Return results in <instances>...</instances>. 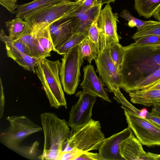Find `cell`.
<instances>
[{
	"mask_svg": "<svg viewBox=\"0 0 160 160\" xmlns=\"http://www.w3.org/2000/svg\"><path fill=\"white\" fill-rule=\"evenodd\" d=\"M149 35L160 36V22L148 25L137 31L131 38L135 40L141 37Z\"/></svg>",
	"mask_w": 160,
	"mask_h": 160,
	"instance_id": "30",
	"label": "cell"
},
{
	"mask_svg": "<svg viewBox=\"0 0 160 160\" xmlns=\"http://www.w3.org/2000/svg\"><path fill=\"white\" fill-rule=\"evenodd\" d=\"M149 89H160V82L154 85Z\"/></svg>",
	"mask_w": 160,
	"mask_h": 160,
	"instance_id": "43",
	"label": "cell"
},
{
	"mask_svg": "<svg viewBox=\"0 0 160 160\" xmlns=\"http://www.w3.org/2000/svg\"><path fill=\"white\" fill-rule=\"evenodd\" d=\"M75 95L79 99L72 107L68 122L72 128L71 133L90 121L92 119V109L97 100L96 96L83 90L77 92Z\"/></svg>",
	"mask_w": 160,
	"mask_h": 160,
	"instance_id": "10",
	"label": "cell"
},
{
	"mask_svg": "<svg viewBox=\"0 0 160 160\" xmlns=\"http://www.w3.org/2000/svg\"><path fill=\"white\" fill-rule=\"evenodd\" d=\"M99 160L98 153L89 152H85L77 158L76 160Z\"/></svg>",
	"mask_w": 160,
	"mask_h": 160,
	"instance_id": "37",
	"label": "cell"
},
{
	"mask_svg": "<svg viewBox=\"0 0 160 160\" xmlns=\"http://www.w3.org/2000/svg\"><path fill=\"white\" fill-rule=\"evenodd\" d=\"M152 105L151 112L160 117V103L156 102L154 103Z\"/></svg>",
	"mask_w": 160,
	"mask_h": 160,
	"instance_id": "39",
	"label": "cell"
},
{
	"mask_svg": "<svg viewBox=\"0 0 160 160\" xmlns=\"http://www.w3.org/2000/svg\"><path fill=\"white\" fill-rule=\"evenodd\" d=\"M61 62L44 58L35 68L36 74L43 86L51 107L57 109L67 108L66 99L61 82L59 72Z\"/></svg>",
	"mask_w": 160,
	"mask_h": 160,
	"instance_id": "3",
	"label": "cell"
},
{
	"mask_svg": "<svg viewBox=\"0 0 160 160\" xmlns=\"http://www.w3.org/2000/svg\"><path fill=\"white\" fill-rule=\"evenodd\" d=\"M102 5V2H100L86 9L82 8L80 6L64 16L73 18L74 34H82L88 36L91 24L94 21L98 20Z\"/></svg>",
	"mask_w": 160,
	"mask_h": 160,
	"instance_id": "11",
	"label": "cell"
},
{
	"mask_svg": "<svg viewBox=\"0 0 160 160\" xmlns=\"http://www.w3.org/2000/svg\"><path fill=\"white\" fill-rule=\"evenodd\" d=\"M101 1L102 4L109 3L110 2H113L116 0H100Z\"/></svg>",
	"mask_w": 160,
	"mask_h": 160,
	"instance_id": "42",
	"label": "cell"
},
{
	"mask_svg": "<svg viewBox=\"0 0 160 160\" xmlns=\"http://www.w3.org/2000/svg\"><path fill=\"white\" fill-rule=\"evenodd\" d=\"M119 15L128 22V24L129 27L133 28L135 27L137 29V31L139 30L148 25L157 23L159 22L151 20L145 21L138 19L132 16L126 9L123 10Z\"/></svg>",
	"mask_w": 160,
	"mask_h": 160,
	"instance_id": "27",
	"label": "cell"
},
{
	"mask_svg": "<svg viewBox=\"0 0 160 160\" xmlns=\"http://www.w3.org/2000/svg\"><path fill=\"white\" fill-rule=\"evenodd\" d=\"M99 121L92 119L82 128L71 133L63 152L78 150L83 152L98 150L105 139Z\"/></svg>",
	"mask_w": 160,
	"mask_h": 160,
	"instance_id": "4",
	"label": "cell"
},
{
	"mask_svg": "<svg viewBox=\"0 0 160 160\" xmlns=\"http://www.w3.org/2000/svg\"><path fill=\"white\" fill-rule=\"evenodd\" d=\"M100 35V51L94 60L99 78L114 94L120 91L121 79L118 71L112 61L110 52L108 38Z\"/></svg>",
	"mask_w": 160,
	"mask_h": 160,
	"instance_id": "5",
	"label": "cell"
},
{
	"mask_svg": "<svg viewBox=\"0 0 160 160\" xmlns=\"http://www.w3.org/2000/svg\"><path fill=\"white\" fill-rule=\"evenodd\" d=\"M160 82V69L147 77L136 87L135 91L149 89Z\"/></svg>",
	"mask_w": 160,
	"mask_h": 160,
	"instance_id": "31",
	"label": "cell"
},
{
	"mask_svg": "<svg viewBox=\"0 0 160 160\" xmlns=\"http://www.w3.org/2000/svg\"><path fill=\"white\" fill-rule=\"evenodd\" d=\"M5 96L1 78H0V118L3 116L5 105Z\"/></svg>",
	"mask_w": 160,
	"mask_h": 160,
	"instance_id": "36",
	"label": "cell"
},
{
	"mask_svg": "<svg viewBox=\"0 0 160 160\" xmlns=\"http://www.w3.org/2000/svg\"><path fill=\"white\" fill-rule=\"evenodd\" d=\"M84 0L73 2L63 0L55 5L28 16L24 20L35 28L46 27L78 8Z\"/></svg>",
	"mask_w": 160,
	"mask_h": 160,
	"instance_id": "9",
	"label": "cell"
},
{
	"mask_svg": "<svg viewBox=\"0 0 160 160\" xmlns=\"http://www.w3.org/2000/svg\"><path fill=\"white\" fill-rule=\"evenodd\" d=\"M34 28L35 30V37L40 49L48 57H50L51 52L54 50V46L50 33L49 25L40 28Z\"/></svg>",
	"mask_w": 160,
	"mask_h": 160,
	"instance_id": "21",
	"label": "cell"
},
{
	"mask_svg": "<svg viewBox=\"0 0 160 160\" xmlns=\"http://www.w3.org/2000/svg\"><path fill=\"white\" fill-rule=\"evenodd\" d=\"M5 46L8 57L25 69L36 73L35 68L42 58L32 57L8 44H5Z\"/></svg>",
	"mask_w": 160,
	"mask_h": 160,
	"instance_id": "17",
	"label": "cell"
},
{
	"mask_svg": "<svg viewBox=\"0 0 160 160\" xmlns=\"http://www.w3.org/2000/svg\"><path fill=\"white\" fill-rule=\"evenodd\" d=\"M6 119L9 127L8 132L1 135V138L5 145L12 150L20 145L27 137L42 131V127L25 116H8Z\"/></svg>",
	"mask_w": 160,
	"mask_h": 160,
	"instance_id": "7",
	"label": "cell"
},
{
	"mask_svg": "<svg viewBox=\"0 0 160 160\" xmlns=\"http://www.w3.org/2000/svg\"><path fill=\"white\" fill-rule=\"evenodd\" d=\"M44 137L42 153L39 160H59L71 131L68 122L54 113L45 112L40 115Z\"/></svg>",
	"mask_w": 160,
	"mask_h": 160,
	"instance_id": "2",
	"label": "cell"
},
{
	"mask_svg": "<svg viewBox=\"0 0 160 160\" xmlns=\"http://www.w3.org/2000/svg\"><path fill=\"white\" fill-rule=\"evenodd\" d=\"M35 29L31 26L17 39L20 40L26 45L30 51L31 56L38 58H47V56L42 52L40 48L38 41L35 37Z\"/></svg>",
	"mask_w": 160,
	"mask_h": 160,
	"instance_id": "20",
	"label": "cell"
},
{
	"mask_svg": "<svg viewBox=\"0 0 160 160\" xmlns=\"http://www.w3.org/2000/svg\"><path fill=\"white\" fill-rule=\"evenodd\" d=\"M101 2L99 0H84L81 6L82 8L83 9H88Z\"/></svg>",
	"mask_w": 160,
	"mask_h": 160,
	"instance_id": "38",
	"label": "cell"
},
{
	"mask_svg": "<svg viewBox=\"0 0 160 160\" xmlns=\"http://www.w3.org/2000/svg\"><path fill=\"white\" fill-rule=\"evenodd\" d=\"M131 102L137 104L150 107L160 100V89H149L139 90L129 92Z\"/></svg>",
	"mask_w": 160,
	"mask_h": 160,
	"instance_id": "19",
	"label": "cell"
},
{
	"mask_svg": "<svg viewBox=\"0 0 160 160\" xmlns=\"http://www.w3.org/2000/svg\"><path fill=\"white\" fill-rule=\"evenodd\" d=\"M124 55L119 69L120 88L126 92L134 91L147 77L160 69V44L123 47Z\"/></svg>",
	"mask_w": 160,
	"mask_h": 160,
	"instance_id": "1",
	"label": "cell"
},
{
	"mask_svg": "<svg viewBox=\"0 0 160 160\" xmlns=\"http://www.w3.org/2000/svg\"><path fill=\"white\" fill-rule=\"evenodd\" d=\"M157 102H160V100H158V101H157Z\"/></svg>",
	"mask_w": 160,
	"mask_h": 160,
	"instance_id": "45",
	"label": "cell"
},
{
	"mask_svg": "<svg viewBox=\"0 0 160 160\" xmlns=\"http://www.w3.org/2000/svg\"><path fill=\"white\" fill-rule=\"evenodd\" d=\"M124 111L128 126L142 145L148 147L160 146V125L150 119Z\"/></svg>",
	"mask_w": 160,
	"mask_h": 160,
	"instance_id": "8",
	"label": "cell"
},
{
	"mask_svg": "<svg viewBox=\"0 0 160 160\" xmlns=\"http://www.w3.org/2000/svg\"><path fill=\"white\" fill-rule=\"evenodd\" d=\"M153 16L156 20L160 22V7L155 12Z\"/></svg>",
	"mask_w": 160,
	"mask_h": 160,
	"instance_id": "40",
	"label": "cell"
},
{
	"mask_svg": "<svg viewBox=\"0 0 160 160\" xmlns=\"http://www.w3.org/2000/svg\"><path fill=\"white\" fill-rule=\"evenodd\" d=\"M73 29L72 17L64 16L49 25L54 51L56 52L74 34Z\"/></svg>",
	"mask_w": 160,
	"mask_h": 160,
	"instance_id": "13",
	"label": "cell"
},
{
	"mask_svg": "<svg viewBox=\"0 0 160 160\" xmlns=\"http://www.w3.org/2000/svg\"><path fill=\"white\" fill-rule=\"evenodd\" d=\"M118 17L113 13L109 3H107L100 12L97 23L100 34L119 42L121 38L117 33Z\"/></svg>",
	"mask_w": 160,
	"mask_h": 160,
	"instance_id": "15",
	"label": "cell"
},
{
	"mask_svg": "<svg viewBox=\"0 0 160 160\" xmlns=\"http://www.w3.org/2000/svg\"><path fill=\"white\" fill-rule=\"evenodd\" d=\"M131 43L134 45H139L148 44H160V36L149 35L139 38Z\"/></svg>",
	"mask_w": 160,
	"mask_h": 160,
	"instance_id": "33",
	"label": "cell"
},
{
	"mask_svg": "<svg viewBox=\"0 0 160 160\" xmlns=\"http://www.w3.org/2000/svg\"><path fill=\"white\" fill-rule=\"evenodd\" d=\"M83 152L78 150H73L68 152H62L60 156L59 160H76Z\"/></svg>",
	"mask_w": 160,
	"mask_h": 160,
	"instance_id": "34",
	"label": "cell"
},
{
	"mask_svg": "<svg viewBox=\"0 0 160 160\" xmlns=\"http://www.w3.org/2000/svg\"><path fill=\"white\" fill-rule=\"evenodd\" d=\"M17 0H0V4L12 13L17 9Z\"/></svg>",
	"mask_w": 160,
	"mask_h": 160,
	"instance_id": "35",
	"label": "cell"
},
{
	"mask_svg": "<svg viewBox=\"0 0 160 160\" xmlns=\"http://www.w3.org/2000/svg\"><path fill=\"white\" fill-rule=\"evenodd\" d=\"M63 0H34L31 2L18 5L16 10L12 14L16 18L23 19L29 15L39 11L55 5Z\"/></svg>",
	"mask_w": 160,
	"mask_h": 160,
	"instance_id": "18",
	"label": "cell"
},
{
	"mask_svg": "<svg viewBox=\"0 0 160 160\" xmlns=\"http://www.w3.org/2000/svg\"><path fill=\"white\" fill-rule=\"evenodd\" d=\"M108 39L110 46L111 57L119 71L124 58V51L123 46L119 42L115 40L108 38Z\"/></svg>",
	"mask_w": 160,
	"mask_h": 160,
	"instance_id": "26",
	"label": "cell"
},
{
	"mask_svg": "<svg viewBox=\"0 0 160 160\" xmlns=\"http://www.w3.org/2000/svg\"><path fill=\"white\" fill-rule=\"evenodd\" d=\"M142 145L132 133L121 142L120 154L124 160H152L148 152L144 150Z\"/></svg>",
	"mask_w": 160,
	"mask_h": 160,
	"instance_id": "16",
	"label": "cell"
},
{
	"mask_svg": "<svg viewBox=\"0 0 160 160\" xmlns=\"http://www.w3.org/2000/svg\"><path fill=\"white\" fill-rule=\"evenodd\" d=\"M0 40L5 44H8L21 52L31 56L29 50L24 43L18 39H15L10 38L5 34L2 29L0 31Z\"/></svg>",
	"mask_w": 160,
	"mask_h": 160,
	"instance_id": "29",
	"label": "cell"
},
{
	"mask_svg": "<svg viewBox=\"0 0 160 160\" xmlns=\"http://www.w3.org/2000/svg\"><path fill=\"white\" fill-rule=\"evenodd\" d=\"M98 20L94 21L90 28L88 38L96 46L98 50L100 51V35L98 26Z\"/></svg>",
	"mask_w": 160,
	"mask_h": 160,
	"instance_id": "32",
	"label": "cell"
},
{
	"mask_svg": "<svg viewBox=\"0 0 160 160\" xmlns=\"http://www.w3.org/2000/svg\"><path fill=\"white\" fill-rule=\"evenodd\" d=\"M134 8L140 16L148 19L160 7V0H134Z\"/></svg>",
	"mask_w": 160,
	"mask_h": 160,
	"instance_id": "22",
	"label": "cell"
},
{
	"mask_svg": "<svg viewBox=\"0 0 160 160\" xmlns=\"http://www.w3.org/2000/svg\"><path fill=\"white\" fill-rule=\"evenodd\" d=\"M80 52L83 59L87 60L91 64L92 61L97 57L99 51L95 45L88 38L79 44Z\"/></svg>",
	"mask_w": 160,
	"mask_h": 160,
	"instance_id": "24",
	"label": "cell"
},
{
	"mask_svg": "<svg viewBox=\"0 0 160 160\" xmlns=\"http://www.w3.org/2000/svg\"><path fill=\"white\" fill-rule=\"evenodd\" d=\"M62 59L59 76L64 91L71 95L75 92L79 82L80 68L84 62L79 45L71 49Z\"/></svg>",
	"mask_w": 160,
	"mask_h": 160,
	"instance_id": "6",
	"label": "cell"
},
{
	"mask_svg": "<svg viewBox=\"0 0 160 160\" xmlns=\"http://www.w3.org/2000/svg\"><path fill=\"white\" fill-rule=\"evenodd\" d=\"M76 0V1H80L82 0Z\"/></svg>",
	"mask_w": 160,
	"mask_h": 160,
	"instance_id": "44",
	"label": "cell"
},
{
	"mask_svg": "<svg viewBox=\"0 0 160 160\" xmlns=\"http://www.w3.org/2000/svg\"><path fill=\"white\" fill-rule=\"evenodd\" d=\"M133 132L129 127L104 139L98 149L99 160H124L119 152L122 142Z\"/></svg>",
	"mask_w": 160,
	"mask_h": 160,
	"instance_id": "12",
	"label": "cell"
},
{
	"mask_svg": "<svg viewBox=\"0 0 160 160\" xmlns=\"http://www.w3.org/2000/svg\"><path fill=\"white\" fill-rule=\"evenodd\" d=\"M148 153L152 158V160H160V154H155L149 152H148Z\"/></svg>",
	"mask_w": 160,
	"mask_h": 160,
	"instance_id": "41",
	"label": "cell"
},
{
	"mask_svg": "<svg viewBox=\"0 0 160 160\" xmlns=\"http://www.w3.org/2000/svg\"><path fill=\"white\" fill-rule=\"evenodd\" d=\"M39 143L36 141L29 146H21L12 150L21 156L31 160H39L40 154L38 148Z\"/></svg>",
	"mask_w": 160,
	"mask_h": 160,
	"instance_id": "25",
	"label": "cell"
},
{
	"mask_svg": "<svg viewBox=\"0 0 160 160\" xmlns=\"http://www.w3.org/2000/svg\"><path fill=\"white\" fill-rule=\"evenodd\" d=\"M5 26L8 32V36L17 39L23 34L31 26L26 21L19 18L7 21Z\"/></svg>",
	"mask_w": 160,
	"mask_h": 160,
	"instance_id": "23",
	"label": "cell"
},
{
	"mask_svg": "<svg viewBox=\"0 0 160 160\" xmlns=\"http://www.w3.org/2000/svg\"><path fill=\"white\" fill-rule=\"evenodd\" d=\"M87 38L88 36L83 34H74L57 50L56 52L59 55L63 56Z\"/></svg>",
	"mask_w": 160,
	"mask_h": 160,
	"instance_id": "28",
	"label": "cell"
},
{
	"mask_svg": "<svg viewBox=\"0 0 160 160\" xmlns=\"http://www.w3.org/2000/svg\"><path fill=\"white\" fill-rule=\"evenodd\" d=\"M83 79L80 88L96 97L111 102V101L104 88V83L96 74L94 69L90 64L83 68Z\"/></svg>",
	"mask_w": 160,
	"mask_h": 160,
	"instance_id": "14",
	"label": "cell"
}]
</instances>
